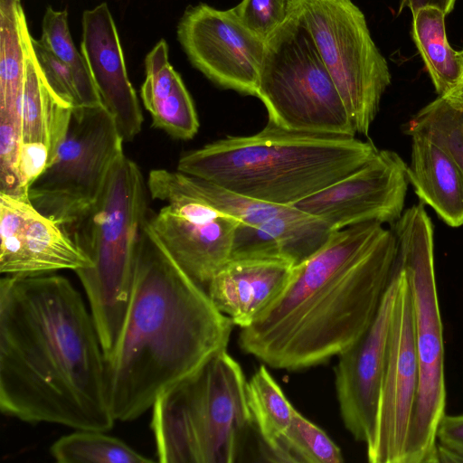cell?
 Returning <instances> with one entry per match:
<instances>
[{"label": "cell", "mask_w": 463, "mask_h": 463, "mask_svg": "<svg viewBox=\"0 0 463 463\" xmlns=\"http://www.w3.org/2000/svg\"><path fill=\"white\" fill-rule=\"evenodd\" d=\"M0 272L32 276L91 266L67 230L39 212L28 196L0 193Z\"/></svg>", "instance_id": "cell-16"}, {"label": "cell", "mask_w": 463, "mask_h": 463, "mask_svg": "<svg viewBox=\"0 0 463 463\" xmlns=\"http://www.w3.org/2000/svg\"><path fill=\"white\" fill-rule=\"evenodd\" d=\"M295 265L274 258L230 259L213 277L206 292L233 325L245 328L278 297Z\"/></svg>", "instance_id": "cell-18"}, {"label": "cell", "mask_w": 463, "mask_h": 463, "mask_svg": "<svg viewBox=\"0 0 463 463\" xmlns=\"http://www.w3.org/2000/svg\"><path fill=\"white\" fill-rule=\"evenodd\" d=\"M397 256L392 231L370 222L334 231L295 266L278 297L239 335L241 348L264 364L298 371L338 355L366 331Z\"/></svg>", "instance_id": "cell-2"}, {"label": "cell", "mask_w": 463, "mask_h": 463, "mask_svg": "<svg viewBox=\"0 0 463 463\" xmlns=\"http://www.w3.org/2000/svg\"><path fill=\"white\" fill-rule=\"evenodd\" d=\"M378 149L355 136L289 130L269 121L258 133L229 136L184 154L176 170L244 196L292 206L345 177Z\"/></svg>", "instance_id": "cell-4"}, {"label": "cell", "mask_w": 463, "mask_h": 463, "mask_svg": "<svg viewBox=\"0 0 463 463\" xmlns=\"http://www.w3.org/2000/svg\"><path fill=\"white\" fill-rule=\"evenodd\" d=\"M456 4V0H401L399 14L405 8L410 9L412 14L420 9L434 7L440 10L445 15L450 14Z\"/></svg>", "instance_id": "cell-35"}, {"label": "cell", "mask_w": 463, "mask_h": 463, "mask_svg": "<svg viewBox=\"0 0 463 463\" xmlns=\"http://www.w3.org/2000/svg\"><path fill=\"white\" fill-rule=\"evenodd\" d=\"M410 135L409 184L446 224L463 225V170L439 144L421 134Z\"/></svg>", "instance_id": "cell-20"}, {"label": "cell", "mask_w": 463, "mask_h": 463, "mask_svg": "<svg viewBox=\"0 0 463 463\" xmlns=\"http://www.w3.org/2000/svg\"><path fill=\"white\" fill-rule=\"evenodd\" d=\"M147 190L140 168L123 153L95 205L67 227L91 261L76 274L105 357L117 345L131 298L139 237L148 219Z\"/></svg>", "instance_id": "cell-5"}, {"label": "cell", "mask_w": 463, "mask_h": 463, "mask_svg": "<svg viewBox=\"0 0 463 463\" xmlns=\"http://www.w3.org/2000/svg\"><path fill=\"white\" fill-rule=\"evenodd\" d=\"M83 55L104 108L124 140L141 130L142 110L128 79L117 26L107 3L85 10L81 18Z\"/></svg>", "instance_id": "cell-17"}, {"label": "cell", "mask_w": 463, "mask_h": 463, "mask_svg": "<svg viewBox=\"0 0 463 463\" xmlns=\"http://www.w3.org/2000/svg\"><path fill=\"white\" fill-rule=\"evenodd\" d=\"M256 97L286 129L355 136L344 101L307 29L289 11L267 40Z\"/></svg>", "instance_id": "cell-8"}, {"label": "cell", "mask_w": 463, "mask_h": 463, "mask_svg": "<svg viewBox=\"0 0 463 463\" xmlns=\"http://www.w3.org/2000/svg\"><path fill=\"white\" fill-rule=\"evenodd\" d=\"M448 99L449 101L463 106V83L458 86L454 91H452L449 95L447 97H444Z\"/></svg>", "instance_id": "cell-36"}, {"label": "cell", "mask_w": 463, "mask_h": 463, "mask_svg": "<svg viewBox=\"0 0 463 463\" xmlns=\"http://www.w3.org/2000/svg\"><path fill=\"white\" fill-rule=\"evenodd\" d=\"M232 326L170 257L146 221L125 322L114 350L105 357L116 421L140 417L167 388L226 349Z\"/></svg>", "instance_id": "cell-3"}, {"label": "cell", "mask_w": 463, "mask_h": 463, "mask_svg": "<svg viewBox=\"0 0 463 463\" xmlns=\"http://www.w3.org/2000/svg\"><path fill=\"white\" fill-rule=\"evenodd\" d=\"M398 288L374 434L366 445L371 463H403L418 389V361L410 285L402 268L393 267Z\"/></svg>", "instance_id": "cell-11"}, {"label": "cell", "mask_w": 463, "mask_h": 463, "mask_svg": "<svg viewBox=\"0 0 463 463\" xmlns=\"http://www.w3.org/2000/svg\"><path fill=\"white\" fill-rule=\"evenodd\" d=\"M436 442L438 462H463V414L442 417Z\"/></svg>", "instance_id": "cell-33"}, {"label": "cell", "mask_w": 463, "mask_h": 463, "mask_svg": "<svg viewBox=\"0 0 463 463\" xmlns=\"http://www.w3.org/2000/svg\"><path fill=\"white\" fill-rule=\"evenodd\" d=\"M105 431L76 430L61 437L50 448L59 463H148L153 461L121 439Z\"/></svg>", "instance_id": "cell-27"}, {"label": "cell", "mask_w": 463, "mask_h": 463, "mask_svg": "<svg viewBox=\"0 0 463 463\" xmlns=\"http://www.w3.org/2000/svg\"><path fill=\"white\" fill-rule=\"evenodd\" d=\"M458 52V55H459L460 59H461L462 65H463V50H461V51H459Z\"/></svg>", "instance_id": "cell-37"}, {"label": "cell", "mask_w": 463, "mask_h": 463, "mask_svg": "<svg viewBox=\"0 0 463 463\" xmlns=\"http://www.w3.org/2000/svg\"><path fill=\"white\" fill-rule=\"evenodd\" d=\"M42 43L71 71L81 107L101 105V100L94 84L87 62L77 50L68 25L67 10H55L48 6L42 22Z\"/></svg>", "instance_id": "cell-28"}, {"label": "cell", "mask_w": 463, "mask_h": 463, "mask_svg": "<svg viewBox=\"0 0 463 463\" xmlns=\"http://www.w3.org/2000/svg\"><path fill=\"white\" fill-rule=\"evenodd\" d=\"M407 164L392 150H378L364 165L292 206L325 221L333 231L375 222H395L402 214Z\"/></svg>", "instance_id": "cell-13"}, {"label": "cell", "mask_w": 463, "mask_h": 463, "mask_svg": "<svg viewBox=\"0 0 463 463\" xmlns=\"http://www.w3.org/2000/svg\"><path fill=\"white\" fill-rule=\"evenodd\" d=\"M32 48L43 74L55 93L72 108L81 107L71 69L49 51L40 39L32 37Z\"/></svg>", "instance_id": "cell-32"}, {"label": "cell", "mask_w": 463, "mask_h": 463, "mask_svg": "<svg viewBox=\"0 0 463 463\" xmlns=\"http://www.w3.org/2000/svg\"><path fill=\"white\" fill-rule=\"evenodd\" d=\"M396 262L411 288L418 389L403 463L438 462L436 432L446 414L443 328L435 268L433 225L423 203L408 208L394 222Z\"/></svg>", "instance_id": "cell-7"}, {"label": "cell", "mask_w": 463, "mask_h": 463, "mask_svg": "<svg viewBox=\"0 0 463 463\" xmlns=\"http://www.w3.org/2000/svg\"><path fill=\"white\" fill-rule=\"evenodd\" d=\"M457 105H458V104H457ZM459 106H460V105H459ZM461 107H463V106H461Z\"/></svg>", "instance_id": "cell-38"}, {"label": "cell", "mask_w": 463, "mask_h": 463, "mask_svg": "<svg viewBox=\"0 0 463 463\" xmlns=\"http://www.w3.org/2000/svg\"><path fill=\"white\" fill-rule=\"evenodd\" d=\"M72 109V106L59 97L47 82L33 54L31 38L25 57L22 104L23 142H41L46 145L51 162L66 136Z\"/></svg>", "instance_id": "cell-23"}, {"label": "cell", "mask_w": 463, "mask_h": 463, "mask_svg": "<svg viewBox=\"0 0 463 463\" xmlns=\"http://www.w3.org/2000/svg\"><path fill=\"white\" fill-rule=\"evenodd\" d=\"M146 78L140 96L154 128L187 140L198 132L199 120L192 97L168 59V44L161 39L145 59Z\"/></svg>", "instance_id": "cell-21"}, {"label": "cell", "mask_w": 463, "mask_h": 463, "mask_svg": "<svg viewBox=\"0 0 463 463\" xmlns=\"http://www.w3.org/2000/svg\"><path fill=\"white\" fill-rule=\"evenodd\" d=\"M0 409L28 423L114 426L95 323L62 276L0 280Z\"/></svg>", "instance_id": "cell-1"}, {"label": "cell", "mask_w": 463, "mask_h": 463, "mask_svg": "<svg viewBox=\"0 0 463 463\" xmlns=\"http://www.w3.org/2000/svg\"><path fill=\"white\" fill-rule=\"evenodd\" d=\"M147 225L175 262L206 290L213 277L230 260L240 223L183 195H169Z\"/></svg>", "instance_id": "cell-15"}, {"label": "cell", "mask_w": 463, "mask_h": 463, "mask_svg": "<svg viewBox=\"0 0 463 463\" xmlns=\"http://www.w3.org/2000/svg\"><path fill=\"white\" fill-rule=\"evenodd\" d=\"M408 129L439 144L463 170V107L439 97L414 115Z\"/></svg>", "instance_id": "cell-30"}, {"label": "cell", "mask_w": 463, "mask_h": 463, "mask_svg": "<svg viewBox=\"0 0 463 463\" xmlns=\"http://www.w3.org/2000/svg\"><path fill=\"white\" fill-rule=\"evenodd\" d=\"M177 39L192 65L218 86L256 96L266 42L250 32L232 9L189 6Z\"/></svg>", "instance_id": "cell-12"}, {"label": "cell", "mask_w": 463, "mask_h": 463, "mask_svg": "<svg viewBox=\"0 0 463 463\" xmlns=\"http://www.w3.org/2000/svg\"><path fill=\"white\" fill-rule=\"evenodd\" d=\"M397 288L393 269L373 320L359 339L337 355L335 368L336 396L345 427L356 440L366 445L374 434Z\"/></svg>", "instance_id": "cell-14"}, {"label": "cell", "mask_w": 463, "mask_h": 463, "mask_svg": "<svg viewBox=\"0 0 463 463\" xmlns=\"http://www.w3.org/2000/svg\"><path fill=\"white\" fill-rule=\"evenodd\" d=\"M124 140L104 106L73 108L65 137L28 189L33 206L70 227L98 202Z\"/></svg>", "instance_id": "cell-10"}, {"label": "cell", "mask_w": 463, "mask_h": 463, "mask_svg": "<svg viewBox=\"0 0 463 463\" xmlns=\"http://www.w3.org/2000/svg\"><path fill=\"white\" fill-rule=\"evenodd\" d=\"M31 38L21 0H0V122L20 128Z\"/></svg>", "instance_id": "cell-24"}, {"label": "cell", "mask_w": 463, "mask_h": 463, "mask_svg": "<svg viewBox=\"0 0 463 463\" xmlns=\"http://www.w3.org/2000/svg\"><path fill=\"white\" fill-rule=\"evenodd\" d=\"M290 12L309 33L356 133L367 136L391 73L364 13L352 0H290Z\"/></svg>", "instance_id": "cell-9"}, {"label": "cell", "mask_w": 463, "mask_h": 463, "mask_svg": "<svg viewBox=\"0 0 463 463\" xmlns=\"http://www.w3.org/2000/svg\"><path fill=\"white\" fill-rule=\"evenodd\" d=\"M445 16L434 7L412 14V39L439 97H447L463 83L462 61L447 39Z\"/></svg>", "instance_id": "cell-26"}, {"label": "cell", "mask_w": 463, "mask_h": 463, "mask_svg": "<svg viewBox=\"0 0 463 463\" xmlns=\"http://www.w3.org/2000/svg\"><path fill=\"white\" fill-rule=\"evenodd\" d=\"M241 365L226 349L163 392L152 407L157 461L232 463L252 428Z\"/></svg>", "instance_id": "cell-6"}, {"label": "cell", "mask_w": 463, "mask_h": 463, "mask_svg": "<svg viewBox=\"0 0 463 463\" xmlns=\"http://www.w3.org/2000/svg\"><path fill=\"white\" fill-rule=\"evenodd\" d=\"M333 232L322 219L291 206L257 225L240 222L230 259L274 258L297 266L320 250Z\"/></svg>", "instance_id": "cell-19"}, {"label": "cell", "mask_w": 463, "mask_h": 463, "mask_svg": "<svg viewBox=\"0 0 463 463\" xmlns=\"http://www.w3.org/2000/svg\"><path fill=\"white\" fill-rule=\"evenodd\" d=\"M147 187L154 199L183 195L198 201L239 222L257 225L286 213L291 206H277L244 196L209 180L179 171H150Z\"/></svg>", "instance_id": "cell-22"}, {"label": "cell", "mask_w": 463, "mask_h": 463, "mask_svg": "<svg viewBox=\"0 0 463 463\" xmlns=\"http://www.w3.org/2000/svg\"><path fill=\"white\" fill-rule=\"evenodd\" d=\"M232 9L250 32L267 42L288 17L290 0H241Z\"/></svg>", "instance_id": "cell-31"}, {"label": "cell", "mask_w": 463, "mask_h": 463, "mask_svg": "<svg viewBox=\"0 0 463 463\" xmlns=\"http://www.w3.org/2000/svg\"><path fill=\"white\" fill-rule=\"evenodd\" d=\"M50 163V152L46 145L41 142L22 144L18 175L22 189L28 194L31 184L36 180Z\"/></svg>", "instance_id": "cell-34"}, {"label": "cell", "mask_w": 463, "mask_h": 463, "mask_svg": "<svg viewBox=\"0 0 463 463\" xmlns=\"http://www.w3.org/2000/svg\"><path fill=\"white\" fill-rule=\"evenodd\" d=\"M246 399L260 455L276 462L279 442L291 423L295 408L265 364L247 381Z\"/></svg>", "instance_id": "cell-25"}, {"label": "cell", "mask_w": 463, "mask_h": 463, "mask_svg": "<svg viewBox=\"0 0 463 463\" xmlns=\"http://www.w3.org/2000/svg\"><path fill=\"white\" fill-rule=\"evenodd\" d=\"M343 461L339 447L322 429L295 409L291 423L279 442L276 462Z\"/></svg>", "instance_id": "cell-29"}]
</instances>
